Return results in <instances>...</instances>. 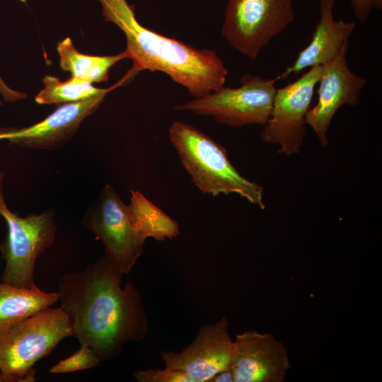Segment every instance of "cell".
<instances>
[{"instance_id":"obj_16","label":"cell","mask_w":382,"mask_h":382,"mask_svg":"<svg viewBox=\"0 0 382 382\" xmlns=\"http://www.w3.org/2000/svg\"><path fill=\"white\" fill-rule=\"evenodd\" d=\"M57 50L61 68L90 83L106 81L110 69L122 59H128L125 51L115 55L93 56L79 52L67 37L58 42Z\"/></svg>"},{"instance_id":"obj_22","label":"cell","mask_w":382,"mask_h":382,"mask_svg":"<svg viewBox=\"0 0 382 382\" xmlns=\"http://www.w3.org/2000/svg\"><path fill=\"white\" fill-rule=\"evenodd\" d=\"M211 382H234V377L231 367L216 374Z\"/></svg>"},{"instance_id":"obj_19","label":"cell","mask_w":382,"mask_h":382,"mask_svg":"<svg viewBox=\"0 0 382 382\" xmlns=\"http://www.w3.org/2000/svg\"><path fill=\"white\" fill-rule=\"evenodd\" d=\"M100 360L94 351L86 345L66 359L59 361L50 369L51 374H67L89 369L97 366Z\"/></svg>"},{"instance_id":"obj_23","label":"cell","mask_w":382,"mask_h":382,"mask_svg":"<svg viewBox=\"0 0 382 382\" xmlns=\"http://www.w3.org/2000/svg\"><path fill=\"white\" fill-rule=\"evenodd\" d=\"M1 105H2V103H1V102L0 101V106H1Z\"/></svg>"},{"instance_id":"obj_4","label":"cell","mask_w":382,"mask_h":382,"mask_svg":"<svg viewBox=\"0 0 382 382\" xmlns=\"http://www.w3.org/2000/svg\"><path fill=\"white\" fill-rule=\"evenodd\" d=\"M72 336L61 308L42 310L0 334V382L34 381V365Z\"/></svg>"},{"instance_id":"obj_20","label":"cell","mask_w":382,"mask_h":382,"mask_svg":"<svg viewBox=\"0 0 382 382\" xmlns=\"http://www.w3.org/2000/svg\"><path fill=\"white\" fill-rule=\"evenodd\" d=\"M132 375L138 382H196L195 379L187 374L168 367L137 371Z\"/></svg>"},{"instance_id":"obj_10","label":"cell","mask_w":382,"mask_h":382,"mask_svg":"<svg viewBox=\"0 0 382 382\" xmlns=\"http://www.w3.org/2000/svg\"><path fill=\"white\" fill-rule=\"evenodd\" d=\"M226 317L199 327L192 342L180 352L161 351L166 367L181 371L196 382H211L220 371L231 367L234 341Z\"/></svg>"},{"instance_id":"obj_7","label":"cell","mask_w":382,"mask_h":382,"mask_svg":"<svg viewBox=\"0 0 382 382\" xmlns=\"http://www.w3.org/2000/svg\"><path fill=\"white\" fill-rule=\"evenodd\" d=\"M82 225L101 240L108 261L122 274H129L144 252L146 240L135 225L128 204L105 185L82 219Z\"/></svg>"},{"instance_id":"obj_9","label":"cell","mask_w":382,"mask_h":382,"mask_svg":"<svg viewBox=\"0 0 382 382\" xmlns=\"http://www.w3.org/2000/svg\"><path fill=\"white\" fill-rule=\"evenodd\" d=\"M321 70V65L313 66L295 81L277 88L261 139L266 143L279 144V152L282 154L291 156L299 151L306 134V117Z\"/></svg>"},{"instance_id":"obj_21","label":"cell","mask_w":382,"mask_h":382,"mask_svg":"<svg viewBox=\"0 0 382 382\" xmlns=\"http://www.w3.org/2000/svg\"><path fill=\"white\" fill-rule=\"evenodd\" d=\"M354 13L359 21H366L373 9L382 8V0H350Z\"/></svg>"},{"instance_id":"obj_6","label":"cell","mask_w":382,"mask_h":382,"mask_svg":"<svg viewBox=\"0 0 382 382\" xmlns=\"http://www.w3.org/2000/svg\"><path fill=\"white\" fill-rule=\"evenodd\" d=\"M278 80V77L263 79L245 74L238 87L224 86L175 108L212 116L219 123L231 127L251 124L264 126L271 115Z\"/></svg>"},{"instance_id":"obj_1","label":"cell","mask_w":382,"mask_h":382,"mask_svg":"<svg viewBox=\"0 0 382 382\" xmlns=\"http://www.w3.org/2000/svg\"><path fill=\"white\" fill-rule=\"evenodd\" d=\"M104 256L59 280L58 301L72 336L89 346L101 361L119 357L125 346L141 342L149 321L141 292Z\"/></svg>"},{"instance_id":"obj_8","label":"cell","mask_w":382,"mask_h":382,"mask_svg":"<svg viewBox=\"0 0 382 382\" xmlns=\"http://www.w3.org/2000/svg\"><path fill=\"white\" fill-rule=\"evenodd\" d=\"M294 19L292 0H228L221 35L236 50L255 59Z\"/></svg>"},{"instance_id":"obj_2","label":"cell","mask_w":382,"mask_h":382,"mask_svg":"<svg viewBox=\"0 0 382 382\" xmlns=\"http://www.w3.org/2000/svg\"><path fill=\"white\" fill-rule=\"evenodd\" d=\"M98 1L105 20L124 33L125 51L135 74L143 70L163 72L195 98L224 86L228 70L215 50L197 49L145 28L127 0Z\"/></svg>"},{"instance_id":"obj_11","label":"cell","mask_w":382,"mask_h":382,"mask_svg":"<svg viewBox=\"0 0 382 382\" xmlns=\"http://www.w3.org/2000/svg\"><path fill=\"white\" fill-rule=\"evenodd\" d=\"M349 45L345 46L330 62L321 65L318 81V100L310 108L306 123L315 132L322 146H328L327 132L337 110L344 105L358 103L366 79L354 74L347 61Z\"/></svg>"},{"instance_id":"obj_15","label":"cell","mask_w":382,"mask_h":382,"mask_svg":"<svg viewBox=\"0 0 382 382\" xmlns=\"http://www.w3.org/2000/svg\"><path fill=\"white\" fill-rule=\"evenodd\" d=\"M57 292L28 289L0 282V334L25 318L50 307Z\"/></svg>"},{"instance_id":"obj_13","label":"cell","mask_w":382,"mask_h":382,"mask_svg":"<svg viewBox=\"0 0 382 382\" xmlns=\"http://www.w3.org/2000/svg\"><path fill=\"white\" fill-rule=\"evenodd\" d=\"M107 93L63 104L54 112L29 127H0V140L20 146L52 150L65 145L79 129L83 120L93 113Z\"/></svg>"},{"instance_id":"obj_5","label":"cell","mask_w":382,"mask_h":382,"mask_svg":"<svg viewBox=\"0 0 382 382\" xmlns=\"http://www.w3.org/2000/svg\"><path fill=\"white\" fill-rule=\"evenodd\" d=\"M0 172V215L7 226V236L0 245L5 260L1 282L28 289H37L33 273L37 257L53 243L57 225L52 210L21 217L12 212L4 200Z\"/></svg>"},{"instance_id":"obj_14","label":"cell","mask_w":382,"mask_h":382,"mask_svg":"<svg viewBox=\"0 0 382 382\" xmlns=\"http://www.w3.org/2000/svg\"><path fill=\"white\" fill-rule=\"evenodd\" d=\"M335 0H320V18L309 43L301 50L293 64L278 76L285 79L303 70L323 65L336 57L347 45L356 23L344 20L336 21L333 15Z\"/></svg>"},{"instance_id":"obj_12","label":"cell","mask_w":382,"mask_h":382,"mask_svg":"<svg viewBox=\"0 0 382 382\" xmlns=\"http://www.w3.org/2000/svg\"><path fill=\"white\" fill-rule=\"evenodd\" d=\"M234 382H283L291 364L287 347L272 334L247 330L235 336Z\"/></svg>"},{"instance_id":"obj_18","label":"cell","mask_w":382,"mask_h":382,"mask_svg":"<svg viewBox=\"0 0 382 382\" xmlns=\"http://www.w3.org/2000/svg\"><path fill=\"white\" fill-rule=\"evenodd\" d=\"M128 207L135 225L146 239L164 241L179 234L178 224L139 191L131 190Z\"/></svg>"},{"instance_id":"obj_3","label":"cell","mask_w":382,"mask_h":382,"mask_svg":"<svg viewBox=\"0 0 382 382\" xmlns=\"http://www.w3.org/2000/svg\"><path fill=\"white\" fill-rule=\"evenodd\" d=\"M169 138L194 184L204 193H236L264 209L263 187L241 175L226 149L193 126L175 121Z\"/></svg>"},{"instance_id":"obj_17","label":"cell","mask_w":382,"mask_h":382,"mask_svg":"<svg viewBox=\"0 0 382 382\" xmlns=\"http://www.w3.org/2000/svg\"><path fill=\"white\" fill-rule=\"evenodd\" d=\"M134 75L129 70L122 80L108 88H96L90 83L72 76L67 81H62L55 76L46 75L43 78L44 88L35 96V100L40 105H63L84 100L100 94H108Z\"/></svg>"}]
</instances>
